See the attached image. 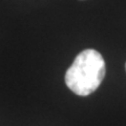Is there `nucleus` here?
I'll use <instances>...</instances> for the list:
<instances>
[{"instance_id": "obj_1", "label": "nucleus", "mask_w": 126, "mask_h": 126, "mask_svg": "<svg viewBox=\"0 0 126 126\" xmlns=\"http://www.w3.org/2000/svg\"><path fill=\"white\" fill-rule=\"evenodd\" d=\"M105 76V61L96 49H85L75 58L65 74L67 87L78 96H88L102 83Z\"/></svg>"}, {"instance_id": "obj_2", "label": "nucleus", "mask_w": 126, "mask_h": 126, "mask_svg": "<svg viewBox=\"0 0 126 126\" xmlns=\"http://www.w3.org/2000/svg\"><path fill=\"white\" fill-rule=\"evenodd\" d=\"M125 69H126V64H125Z\"/></svg>"}]
</instances>
